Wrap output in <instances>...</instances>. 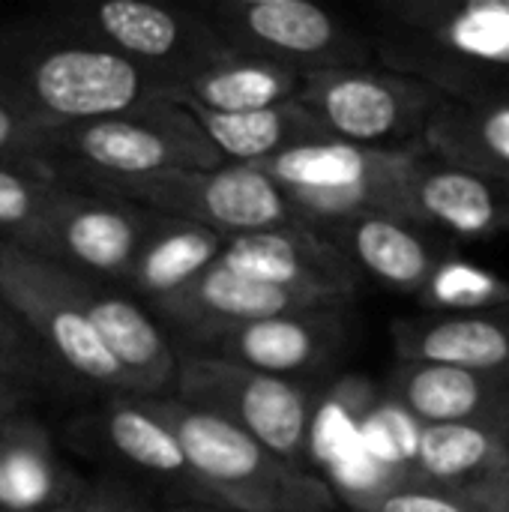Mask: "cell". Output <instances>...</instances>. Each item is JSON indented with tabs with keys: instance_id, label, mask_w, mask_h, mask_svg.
Wrapping results in <instances>:
<instances>
[{
	"instance_id": "obj_5",
	"label": "cell",
	"mask_w": 509,
	"mask_h": 512,
	"mask_svg": "<svg viewBox=\"0 0 509 512\" xmlns=\"http://www.w3.org/2000/svg\"><path fill=\"white\" fill-rule=\"evenodd\" d=\"M414 150H366L336 138L282 153L261 168L288 198L300 222L318 234H327L357 216L405 213V177L411 171Z\"/></svg>"
},
{
	"instance_id": "obj_20",
	"label": "cell",
	"mask_w": 509,
	"mask_h": 512,
	"mask_svg": "<svg viewBox=\"0 0 509 512\" xmlns=\"http://www.w3.org/2000/svg\"><path fill=\"white\" fill-rule=\"evenodd\" d=\"M324 237L336 243L360 279L369 276L378 285L411 297H420L438 264L453 252V243L441 240L438 234L408 219L381 213L357 216Z\"/></svg>"
},
{
	"instance_id": "obj_26",
	"label": "cell",
	"mask_w": 509,
	"mask_h": 512,
	"mask_svg": "<svg viewBox=\"0 0 509 512\" xmlns=\"http://www.w3.org/2000/svg\"><path fill=\"white\" fill-rule=\"evenodd\" d=\"M66 501H72V477L45 429L33 420H9L0 429V512H51Z\"/></svg>"
},
{
	"instance_id": "obj_32",
	"label": "cell",
	"mask_w": 509,
	"mask_h": 512,
	"mask_svg": "<svg viewBox=\"0 0 509 512\" xmlns=\"http://www.w3.org/2000/svg\"><path fill=\"white\" fill-rule=\"evenodd\" d=\"M42 138H45V129L27 123L24 117H18L12 108H6L0 102V162L45 165Z\"/></svg>"
},
{
	"instance_id": "obj_38",
	"label": "cell",
	"mask_w": 509,
	"mask_h": 512,
	"mask_svg": "<svg viewBox=\"0 0 509 512\" xmlns=\"http://www.w3.org/2000/svg\"><path fill=\"white\" fill-rule=\"evenodd\" d=\"M0 378H15V381H21V378H18V372H15L6 360H0ZM21 384H27V381H21Z\"/></svg>"
},
{
	"instance_id": "obj_17",
	"label": "cell",
	"mask_w": 509,
	"mask_h": 512,
	"mask_svg": "<svg viewBox=\"0 0 509 512\" xmlns=\"http://www.w3.org/2000/svg\"><path fill=\"white\" fill-rule=\"evenodd\" d=\"M72 291L96 339L126 375L132 396H171L177 348L159 321L117 285L72 273Z\"/></svg>"
},
{
	"instance_id": "obj_7",
	"label": "cell",
	"mask_w": 509,
	"mask_h": 512,
	"mask_svg": "<svg viewBox=\"0 0 509 512\" xmlns=\"http://www.w3.org/2000/svg\"><path fill=\"white\" fill-rule=\"evenodd\" d=\"M330 138L366 150H414L444 96L381 63L342 66L303 75L294 99Z\"/></svg>"
},
{
	"instance_id": "obj_6",
	"label": "cell",
	"mask_w": 509,
	"mask_h": 512,
	"mask_svg": "<svg viewBox=\"0 0 509 512\" xmlns=\"http://www.w3.org/2000/svg\"><path fill=\"white\" fill-rule=\"evenodd\" d=\"M60 183L135 204L162 219L210 228L225 240L282 225H303L285 192L255 165L225 162L213 171H174L156 177H69Z\"/></svg>"
},
{
	"instance_id": "obj_37",
	"label": "cell",
	"mask_w": 509,
	"mask_h": 512,
	"mask_svg": "<svg viewBox=\"0 0 509 512\" xmlns=\"http://www.w3.org/2000/svg\"><path fill=\"white\" fill-rule=\"evenodd\" d=\"M51 512H87L84 510V501H66L63 507H57V510Z\"/></svg>"
},
{
	"instance_id": "obj_14",
	"label": "cell",
	"mask_w": 509,
	"mask_h": 512,
	"mask_svg": "<svg viewBox=\"0 0 509 512\" xmlns=\"http://www.w3.org/2000/svg\"><path fill=\"white\" fill-rule=\"evenodd\" d=\"M222 264L258 282L294 291L330 309H351L360 291V273L324 234L306 225H282L270 231L225 240Z\"/></svg>"
},
{
	"instance_id": "obj_10",
	"label": "cell",
	"mask_w": 509,
	"mask_h": 512,
	"mask_svg": "<svg viewBox=\"0 0 509 512\" xmlns=\"http://www.w3.org/2000/svg\"><path fill=\"white\" fill-rule=\"evenodd\" d=\"M171 399L231 423L273 456L306 468L312 402L300 381L177 351Z\"/></svg>"
},
{
	"instance_id": "obj_18",
	"label": "cell",
	"mask_w": 509,
	"mask_h": 512,
	"mask_svg": "<svg viewBox=\"0 0 509 512\" xmlns=\"http://www.w3.org/2000/svg\"><path fill=\"white\" fill-rule=\"evenodd\" d=\"M390 393L417 426H486L509 432V378L444 363L399 360Z\"/></svg>"
},
{
	"instance_id": "obj_11",
	"label": "cell",
	"mask_w": 509,
	"mask_h": 512,
	"mask_svg": "<svg viewBox=\"0 0 509 512\" xmlns=\"http://www.w3.org/2000/svg\"><path fill=\"white\" fill-rule=\"evenodd\" d=\"M0 300L21 321V327L33 333V342L48 363L54 357L63 372L81 378L87 387L132 396L126 375L81 315L69 270L0 240Z\"/></svg>"
},
{
	"instance_id": "obj_35",
	"label": "cell",
	"mask_w": 509,
	"mask_h": 512,
	"mask_svg": "<svg viewBox=\"0 0 509 512\" xmlns=\"http://www.w3.org/2000/svg\"><path fill=\"white\" fill-rule=\"evenodd\" d=\"M492 512H509V471L507 477H504V483H501V489H498V495H495Z\"/></svg>"
},
{
	"instance_id": "obj_1",
	"label": "cell",
	"mask_w": 509,
	"mask_h": 512,
	"mask_svg": "<svg viewBox=\"0 0 509 512\" xmlns=\"http://www.w3.org/2000/svg\"><path fill=\"white\" fill-rule=\"evenodd\" d=\"M162 90L159 78L48 12L0 21V102L39 129L114 117Z\"/></svg>"
},
{
	"instance_id": "obj_9",
	"label": "cell",
	"mask_w": 509,
	"mask_h": 512,
	"mask_svg": "<svg viewBox=\"0 0 509 512\" xmlns=\"http://www.w3.org/2000/svg\"><path fill=\"white\" fill-rule=\"evenodd\" d=\"M63 27L132 60L162 81V96L228 57L198 6H162L147 0H90L45 9Z\"/></svg>"
},
{
	"instance_id": "obj_25",
	"label": "cell",
	"mask_w": 509,
	"mask_h": 512,
	"mask_svg": "<svg viewBox=\"0 0 509 512\" xmlns=\"http://www.w3.org/2000/svg\"><path fill=\"white\" fill-rule=\"evenodd\" d=\"M423 147L438 159L509 186V99L450 102L435 111Z\"/></svg>"
},
{
	"instance_id": "obj_27",
	"label": "cell",
	"mask_w": 509,
	"mask_h": 512,
	"mask_svg": "<svg viewBox=\"0 0 509 512\" xmlns=\"http://www.w3.org/2000/svg\"><path fill=\"white\" fill-rule=\"evenodd\" d=\"M102 438L126 465L165 480L180 477L192 486L174 432L147 411L141 396H111L108 408L102 411Z\"/></svg>"
},
{
	"instance_id": "obj_3",
	"label": "cell",
	"mask_w": 509,
	"mask_h": 512,
	"mask_svg": "<svg viewBox=\"0 0 509 512\" xmlns=\"http://www.w3.org/2000/svg\"><path fill=\"white\" fill-rule=\"evenodd\" d=\"M177 438L192 486L231 512H333L336 495L318 474L273 456L231 423L171 396H141Z\"/></svg>"
},
{
	"instance_id": "obj_12",
	"label": "cell",
	"mask_w": 509,
	"mask_h": 512,
	"mask_svg": "<svg viewBox=\"0 0 509 512\" xmlns=\"http://www.w3.org/2000/svg\"><path fill=\"white\" fill-rule=\"evenodd\" d=\"M153 213L96 192L60 186L15 246L105 285H120Z\"/></svg>"
},
{
	"instance_id": "obj_22",
	"label": "cell",
	"mask_w": 509,
	"mask_h": 512,
	"mask_svg": "<svg viewBox=\"0 0 509 512\" xmlns=\"http://www.w3.org/2000/svg\"><path fill=\"white\" fill-rule=\"evenodd\" d=\"M222 249L225 237L210 228L153 216L129 273L117 288L156 306L213 267L222 258Z\"/></svg>"
},
{
	"instance_id": "obj_36",
	"label": "cell",
	"mask_w": 509,
	"mask_h": 512,
	"mask_svg": "<svg viewBox=\"0 0 509 512\" xmlns=\"http://www.w3.org/2000/svg\"><path fill=\"white\" fill-rule=\"evenodd\" d=\"M174 512H231V510H222V507H207V504H183V507H177Z\"/></svg>"
},
{
	"instance_id": "obj_2",
	"label": "cell",
	"mask_w": 509,
	"mask_h": 512,
	"mask_svg": "<svg viewBox=\"0 0 509 512\" xmlns=\"http://www.w3.org/2000/svg\"><path fill=\"white\" fill-rule=\"evenodd\" d=\"M375 60L450 102L509 99V0H387Z\"/></svg>"
},
{
	"instance_id": "obj_28",
	"label": "cell",
	"mask_w": 509,
	"mask_h": 512,
	"mask_svg": "<svg viewBox=\"0 0 509 512\" xmlns=\"http://www.w3.org/2000/svg\"><path fill=\"white\" fill-rule=\"evenodd\" d=\"M426 315H471L509 306V279L465 261L456 249L438 264L429 285L420 291Z\"/></svg>"
},
{
	"instance_id": "obj_24",
	"label": "cell",
	"mask_w": 509,
	"mask_h": 512,
	"mask_svg": "<svg viewBox=\"0 0 509 512\" xmlns=\"http://www.w3.org/2000/svg\"><path fill=\"white\" fill-rule=\"evenodd\" d=\"M300 84L303 75L297 69L270 60L228 54L159 99H177L219 114H243L294 102Z\"/></svg>"
},
{
	"instance_id": "obj_34",
	"label": "cell",
	"mask_w": 509,
	"mask_h": 512,
	"mask_svg": "<svg viewBox=\"0 0 509 512\" xmlns=\"http://www.w3.org/2000/svg\"><path fill=\"white\" fill-rule=\"evenodd\" d=\"M87 512H147L144 507H138L135 501H129L126 495H93L84 501Z\"/></svg>"
},
{
	"instance_id": "obj_31",
	"label": "cell",
	"mask_w": 509,
	"mask_h": 512,
	"mask_svg": "<svg viewBox=\"0 0 509 512\" xmlns=\"http://www.w3.org/2000/svg\"><path fill=\"white\" fill-rule=\"evenodd\" d=\"M0 360H6L21 381H33L45 372V366H51L45 360V354L39 351V345L27 336V330L21 327V321L9 312V306L0 300Z\"/></svg>"
},
{
	"instance_id": "obj_30",
	"label": "cell",
	"mask_w": 509,
	"mask_h": 512,
	"mask_svg": "<svg viewBox=\"0 0 509 512\" xmlns=\"http://www.w3.org/2000/svg\"><path fill=\"white\" fill-rule=\"evenodd\" d=\"M357 512H492L489 507L456 495V492H444L435 486H423V483H402L390 492H384L381 498L363 504Z\"/></svg>"
},
{
	"instance_id": "obj_21",
	"label": "cell",
	"mask_w": 509,
	"mask_h": 512,
	"mask_svg": "<svg viewBox=\"0 0 509 512\" xmlns=\"http://www.w3.org/2000/svg\"><path fill=\"white\" fill-rule=\"evenodd\" d=\"M399 360L462 366L509 378V306L471 315H420L393 324Z\"/></svg>"
},
{
	"instance_id": "obj_15",
	"label": "cell",
	"mask_w": 509,
	"mask_h": 512,
	"mask_svg": "<svg viewBox=\"0 0 509 512\" xmlns=\"http://www.w3.org/2000/svg\"><path fill=\"white\" fill-rule=\"evenodd\" d=\"M405 213L453 246L492 240L509 234V186L423 147L405 177Z\"/></svg>"
},
{
	"instance_id": "obj_4",
	"label": "cell",
	"mask_w": 509,
	"mask_h": 512,
	"mask_svg": "<svg viewBox=\"0 0 509 512\" xmlns=\"http://www.w3.org/2000/svg\"><path fill=\"white\" fill-rule=\"evenodd\" d=\"M42 159L57 180L156 177L225 165L198 123L171 99H147L114 117L45 129Z\"/></svg>"
},
{
	"instance_id": "obj_8",
	"label": "cell",
	"mask_w": 509,
	"mask_h": 512,
	"mask_svg": "<svg viewBox=\"0 0 509 512\" xmlns=\"http://www.w3.org/2000/svg\"><path fill=\"white\" fill-rule=\"evenodd\" d=\"M228 54L270 60L300 75L369 66L372 39L312 0H213L198 3Z\"/></svg>"
},
{
	"instance_id": "obj_13",
	"label": "cell",
	"mask_w": 509,
	"mask_h": 512,
	"mask_svg": "<svg viewBox=\"0 0 509 512\" xmlns=\"http://www.w3.org/2000/svg\"><path fill=\"white\" fill-rule=\"evenodd\" d=\"M348 312H312L249 321L177 342V351L291 378L330 369L348 345Z\"/></svg>"
},
{
	"instance_id": "obj_23",
	"label": "cell",
	"mask_w": 509,
	"mask_h": 512,
	"mask_svg": "<svg viewBox=\"0 0 509 512\" xmlns=\"http://www.w3.org/2000/svg\"><path fill=\"white\" fill-rule=\"evenodd\" d=\"M171 102L180 105L198 123L207 141L219 150V156L234 165H261L297 147L330 138L327 129L297 102L243 114H219L189 102Z\"/></svg>"
},
{
	"instance_id": "obj_29",
	"label": "cell",
	"mask_w": 509,
	"mask_h": 512,
	"mask_svg": "<svg viewBox=\"0 0 509 512\" xmlns=\"http://www.w3.org/2000/svg\"><path fill=\"white\" fill-rule=\"evenodd\" d=\"M63 183L45 165L0 162V240L15 243Z\"/></svg>"
},
{
	"instance_id": "obj_16",
	"label": "cell",
	"mask_w": 509,
	"mask_h": 512,
	"mask_svg": "<svg viewBox=\"0 0 509 512\" xmlns=\"http://www.w3.org/2000/svg\"><path fill=\"white\" fill-rule=\"evenodd\" d=\"M312 312H348V309H330L294 291L258 282L252 276L231 270L222 261L207 267L198 279H192L174 297L150 306V315L171 327L174 345L201 333H213V330H225V327H237L249 321L282 318V315H312Z\"/></svg>"
},
{
	"instance_id": "obj_19",
	"label": "cell",
	"mask_w": 509,
	"mask_h": 512,
	"mask_svg": "<svg viewBox=\"0 0 509 512\" xmlns=\"http://www.w3.org/2000/svg\"><path fill=\"white\" fill-rule=\"evenodd\" d=\"M509 471V432L486 426H417L405 483L465 495L492 510Z\"/></svg>"
},
{
	"instance_id": "obj_33",
	"label": "cell",
	"mask_w": 509,
	"mask_h": 512,
	"mask_svg": "<svg viewBox=\"0 0 509 512\" xmlns=\"http://www.w3.org/2000/svg\"><path fill=\"white\" fill-rule=\"evenodd\" d=\"M24 402H27V384L15 378H0V429L18 417Z\"/></svg>"
}]
</instances>
